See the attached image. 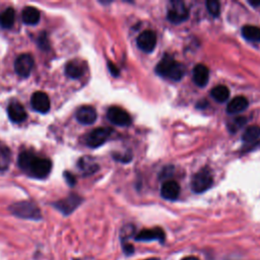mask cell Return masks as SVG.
Wrapping results in <instances>:
<instances>
[{
	"label": "cell",
	"instance_id": "cell-1",
	"mask_svg": "<svg viewBox=\"0 0 260 260\" xmlns=\"http://www.w3.org/2000/svg\"><path fill=\"white\" fill-rule=\"evenodd\" d=\"M18 166L28 176L44 179L51 172L52 161L49 158L36 155L30 150H24L18 156Z\"/></svg>",
	"mask_w": 260,
	"mask_h": 260
},
{
	"label": "cell",
	"instance_id": "cell-2",
	"mask_svg": "<svg viewBox=\"0 0 260 260\" xmlns=\"http://www.w3.org/2000/svg\"><path fill=\"white\" fill-rule=\"evenodd\" d=\"M155 71L160 76L178 81L185 74V67L182 63L176 61L173 57L166 55L156 65Z\"/></svg>",
	"mask_w": 260,
	"mask_h": 260
},
{
	"label": "cell",
	"instance_id": "cell-3",
	"mask_svg": "<svg viewBox=\"0 0 260 260\" xmlns=\"http://www.w3.org/2000/svg\"><path fill=\"white\" fill-rule=\"evenodd\" d=\"M10 212L20 218L39 220L42 217L40 208L30 201H19L9 206Z\"/></svg>",
	"mask_w": 260,
	"mask_h": 260
},
{
	"label": "cell",
	"instance_id": "cell-4",
	"mask_svg": "<svg viewBox=\"0 0 260 260\" xmlns=\"http://www.w3.org/2000/svg\"><path fill=\"white\" fill-rule=\"evenodd\" d=\"M212 176L208 169H202L197 172L191 180V188L196 193H202L212 185Z\"/></svg>",
	"mask_w": 260,
	"mask_h": 260
},
{
	"label": "cell",
	"instance_id": "cell-5",
	"mask_svg": "<svg viewBox=\"0 0 260 260\" xmlns=\"http://www.w3.org/2000/svg\"><path fill=\"white\" fill-rule=\"evenodd\" d=\"M188 16H189V10L186 7L184 2L174 1L171 3L167 13V17L169 21H171L172 23L178 24L185 21L188 18Z\"/></svg>",
	"mask_w": 260,
	"mask_h": 260
},
{
	"label": "cell",
	"instance_id": "cell-6",
	"mask_svg": "<svg viewBox=\"0 0 260 260\" xmlns=\"http://www.w3.org/2000/svg\"><path fill=\"white\" fill-rule=\"evenodd\" d=\"M111 133H112L111 128H108V127L95 128L85 136L84 142L89 147H92V148L99 147L108 140Z\"/></svg>",
	"mask_w": 260,
	"mask_h": 260
},
{
	"label": "cell",
	"instance_id": "cell-7",
	"mask_svg": "<svg viewBox=\"0 0 260 260\" xmlns=\"http://www.w3.org/2000/svg\"><path fill=\"white\" fill-rule=\"evenodd\" d=\"M34 58L30 54H21L14 61V70L21 77H27L34 68Z\"/></svg>",
	"mask_w": 260,
	"mask_h": 260
},
{
	"label": "cell",
	"instance_id": "cell-8",
	"mask_svg": "<svg viewBox=\"0 0 260 260\" xmlns=\"http://www.w3.org/2000/svg\"><path fill=\"white\" fill-rule=\"evenodd\" d=\"M82 198L76 194H69L67 197L54 203V206L63 214L68 215L73 212L81 203Z\"/></svg>",
	"mask_w": 260,
	"mask_h": 260
},
{
	"label": "cell",
	"instance_id": "cell-9",
	"mask_svg": "<svg viewBox=\"0 0 260 260\" xmlns=\"http://www.w3.org/2000/svg\"><path fill=\"white\" fill-rule=\"evenodd\" d=\"M107 118L110 122L118 126H127L131 123L130 115L122 108L113 106L107 112Z\"/></svg>",
	"mask_w": 260,
	"mask_h": 260
},
{
	"label": "cell",
	"instance_id": "cell-10",
	"mask_svg": "<svg viewBox=\"0 0 260 260\" xmlns=\"http://www.w3.org/2000/svg\"><path fill=\"white\" fill-rule=\"evenodd\" d=\"M136 44L137 47L145 52V53H150L153 51L156 45V35L154 31L146 29L143 30L136 39Z\"/></svg>",
	"mask_w": 260,
	"mask_h": 260
},
{
	"label": "cell",
	"instance_id": "cell-11",
	"mask_svg": "<svg viewBox=\"0 0 260 260\" xmlns=\"http://www.w3.org/2000/svg\"><path fill=\"white\" fill-rule=\"evenodd\" d=\"M30 105L35 111L41 114H46L50 110V99L47 93L36 91L30 98Z\"/></svg>",
	"mask_w": 260,
	"mask_h": 260
},
{
	"label": "cell",
	"instance_id": "cell-12",
	"mask_svg": "<svg viewBox=\"0 0 260 260\" xmlns=\"http://www.w3.org/2000/svg\"><path fill=\"white\" fill-rule=\"evenodd\" d=\"M166 238L165 232L160 228H153V229H144L140 231L136 236V241L148 242V241H160L164 242Z\"/></svg>",
	"mask_w": 260,
	"mask_h": 260
},
{
	"label": "cell",
	"instance_id": "cell-13",
	"mask_svg": "<svg viewBox=\"0 0 260 260\" xmlns=\"http://www.w3.org/2000/svg\"><path fill=\"white\" fill-rule=\"evenodd\" d=\"M96 111L90 106H82L76 112V119L79 123L90 125L96 120Z\"/></svg>",
	"mask_w": 260,
	"mask_h": 260
},
{
	"label": "cell",
	"instance_id": "cell-14",
	"mask_svg": "<svg viewBox=\"0 0 260 260\" xmlns=\"http://www.w3.org/2000/svg\"><path fill=\"white\" fill-rule=\"evenodd\" d=\"M7 114L9 119L14 123H21L27 117L25 110L18 102H11L9 104L7 108Z\"/></svg>",
	"mask_w": 260,
	"mask_h": 260
},
{
	"label": "cell",
	"instance_id": "cell-15",
	"mask_svg": "<svg viewBox=\"0 0 260 260\" xmlns=\"http://www.w3.org/2000/svg\"><path fill=\"white\" fill-rule=\"evenodd\" d=\"M179 194H180V185L174 180L166 181L160 187V195L165 199L175 200L178 198Z\"/></svg>",
	"mask_w": 260,
	"mask_h": 260
},
{
	"label": "cell",
	"instance_id": "cell-16",
	"mask_svg": "<svg viewBox=\"0 0 260 260\" xmlns=\"http://www.w3.org/2000/svg\"><path fill=\"white\" fill-rule=\"evenodd\" d=\"M193 81L196 85L203 87L207 84L209 79V70L208 68L203 64H197L193 68V74H192Z\"/></svg>",
	"mask_w": 260,
	"mask_h": 260
},
{
	"label": "cell",
	"instance_id": "cell-17",
	"mask_svg": "<svg viewBox=\"0 0 260 260\" xmlns=\"http://www.w3.org/2000/svg\"><path fill=\"white\" fill-rule=\"evenodd\" d=\"M248 107V101L243 95L235 96L226 106V112L229 114H238L245 111Z\"/></svg>",
	"mask_w": 260,
	"mask_h": 260
},
{
	"label": "cell",
	"instance_id": "cell-18",
	"mask_svg": "<svg viewBox=\"0 0 260 260\" xmlns=\"http://www.w3.org/2000/svg\"><path fill=\"white\" fill-rule=\"evenodd\" d=\"M77 167L84 176L91 175L94 172H96L99 169L98 164L89 156H82L81 158H79L77 162Z\"/></svg>",
	"mask_w": 260,
	"mask_h": 260
},
{
	"label": "cell",
	"instance_id": "cell-19",
	"mask_svg": "<svg viewBox=\"0 0 260 260\" xmlns=\"http://www.w3.org/2000/svg\"><path fill=\"white\" fill-rule=\"evenodd\" d=\"M40 16H41L40 11L36 7H32V6L25 7L21 13L22 21L28 25H34V24L38 23L40 20Z\"/></svg>",
	"mask_w": 260,
	"mask_h": 260
},
{
	"label": "cell",
	"instance_id": "cell-20",
	"mask_svg": "<svg viewBox=\"0 0 260 260\" xmlns=\"http://www.w3.org/2000/svg\"><path fill=\"white\" fill-rule=\"evenodd\" d=\"M65 72H66V75L69 76L70 78L76 79L83 75L84 66L78 61H70L66 64Z\"/></svg>",
	"mask_w": 260,
	"mask_h": 260
},
{
	"label": "cell",
	"instance_id": "cell-21",
	"mask_svg": "<svg viewBox=\"0 0 260 260\" xmlns=\"http://www.w3.org/2000/svg\"><path fill=\"white\" fill-rule=\"evenodd\" d=\"M15 19V12L12 8H6L0 13V26L3 28H10Z\"/></svg>",
	"mask_w": 260,
	"mask_h": 260
},
{
	"label": "cell",
	"instance_id": "cell-22",
	"mask_svg": "<svg viewBox=\"0 0 260 260\" xmlns=\"http://www.w3.org/2000/svg\"><path fill=\"white\" fill-rule=\"evenodd\" d=\"M243 37L251 42H260V27L255 25H245L242 27Z\"/></svg>",
	"mask_w": 260,
	"mask_h": 260
},
{
	"label": "cell",
	"instance_id": "cell-23",
	"mask_svg": "<svg viewBox=\"0 0 260 260\" xmlns=\"http://www.w3.org/2000/svg\"><path fill=\"white\" fill-rule=\"evenodd\" d=\"M211 96L218 103H223L225 102L229 96H230V90L225 85H216L215 87H213L210 91Z\"/></svg>",
	"mask_w": 260,
	"mask_h": 260
},
{
	"label": "cell",
	"instance_id": "cell-24",
	"mask_svg": "<svg viewBox=\"0 0 260 260\" xmlns=\"http://www.w3.org/2000/svg\"><path fill=\"white\" fill-rule=\"evenodd\" d=\"M243 140L247 143H252V142H256L259 138H260V127L252 125L249 126L245 132L243 133L242 136Z\"/></svg>",
	"mask_w": 260,
	"mask_h": 260
},
{
	"label": "cell",
	"instance_id": "cell-25",
	"mask_svg": "<svg viewBox=\"0 0 260 260\" xmlns=\"http://www.w3.org/2000/svg\"><path fill=\"white\" fill-rule=\"evenodd\" d=\"M10 157V149L0 142V171H5L9 167Z\"/></svg>",
	"mask_w": 260,
	"mask_h": 260
},
{
	"label": "cell",
	"instance_id": "cell-26",
	"mask_svg": "<svg viewBox=\"0 0 260 260\" xmlns=\"http://www.w3.org/2000/svg\"><path fill=\"white\" fill-rule=\"evenodd\" d=\"M206 9L213 17H217L219 15V12H220L219 2L215 1V0L206 1Z\"/></svg>",
	"mask_w": 260,
	"mask_h": 260
},
{
	"label": "cell",
	"instance_id": "cell-27",
	"mask_svg": "<svg viewBox=\"0 0 260 260\" xmlns=\"http://www.w3.org/2000/svg\"><path fill=\"white\" fill-rule=\"evenodd\" d=\"M246 118L244 117H239V118H236L234 119L231 123H230V130L235 132L237 131L239 128H241L242 126H244L246 124Z\"/></svg>",
	"mask_w": 260,
	"mask_h": 260
},
{
	"label": "cell",
	"instance_id": "cell-28",
	"mask_svg": "<svg viewBox=\"0 0 260 260\" xmlns=\"http://www.w3.org/2000/svg\"><path fill=\"white\" fill-rule=\"evenodd\" d=\"M38 45L40 47V49L42 50H49L50 48V44H49V40H48V37H47V34L45 31H43L39 38H38Z\"/></svg>",
	"mask_w": 260,
	"mask_h": 260
},
{
	"label": "cell",
	"instance_id": "cell-29",
	"mask_svg": "<svg viewBox=\"0 0 260 260\" xmlns=\"http://www.w3.org/2000/svg\"><path fill=\"white\" fill-rule=\"evenodd\" d=\"M64 178H65V180H66V182H67V184H68L69 186L73 187V186L75 185L76 180H75V177L73 176V174H71V173H69V172H65V173H64Z\"/></svg>",
	"mask_w": 260,
	"mask_h": 260
},
{
	"label": "cell",
	"instance_id": "cell-30",
	"mask_svg": "<svg viewBox=\"0 0 260 260\" xmlns=\"http://www.w3.org/2000/svg\"><path fill=\"white\" fill-rule=\"evenodd\" d=\"M122 247H123V251L126 255H130L134 252V247L129 244L128 242H122Z\"/></svg>",
	"mask_w": 260,
	"mask_h": 260
},
{
	"label": "cell",
	"instance_id": "cell-31",
	"mask_svg": "<svg viewBox=\"0 0 260 260\" xmlns=\"http://www.w3.org/2000/svg\"><path fill=\"white\" fill-rule=\"evenodd\" d=\"M108 66H109V69H110V71H111V73L113 74V75H115V76H117V75H119V69L112 63V62H108Z\"/></svg>",
	"mask_w": 260,
	"mask_h": 260
},
{
	"label": "cell",
	"instance_id": "cell-32",
	"mask_svg": "<svg viewBox=\"0 0 260 260\" xmlns=\"http://www.w3.org/2000/svg\"><path fill=\"white\" fill-rule=\"evenodd\" d=\"M249 3L252 5V6H254V7H257V6H259L260 5V0H258V1H249Z\"/></svg>",
	"mask_w": 260,
	"mask_h": 260
},
{
	"label": "cell",
	"instance_id": "cell-33",
	"mask_svg": "<svg viewBox=\"0 0 260 260\" xmlns=\"http://www.w3.org/2000/svg\"><path fill=\"white\" fill-rule=\"evenodd\" d=\"M182 260H199V259L197 257H195V256H187V257L183 258Z\"/></svg>",
	"mask_w": 260,
	"mask_h": 260
},
{
	"label": "cell",
	"instance_id": "cell-34",
	"mask_svg": "<svg viewBox=\"0 0 260 260\" xmlns=\"http://www.w3.org/2000/svg\"><path fill=\"white\" fill-rule=\"evenodd\" d=\"M143 260H159V259L156 257H152V258H147V259H143Z\"/></svg>",
	"mask_w": 260,
	"mask_h": 260
}]
</instances>
